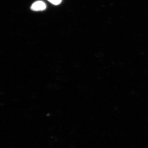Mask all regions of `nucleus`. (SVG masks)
<instances>
[{
  "mask_svg": "<svg viewBox=\"0 0 148 148\" xmlns=\"http://www.w3.org/2000/svg\"><path fill=\"white\" fill-rule=\"evenodd\" d=\"M47 8V5L42 1H37L33 3L31 6V9L34 11H42Z\"/></svg>",
  "mask_w": 148,
  "mask_h": 148,
  "instance_id": "f257e3e1",
  "label": "nucleus"
},
{
  "mask_svg": "<svg viewBox=\"0 0 148 148\" xmlns=\"http://www.w3.org/2000/svg\"><path fill=\"white\" fill-rule=\"evenodd\" d=\"M49 2L54 5H57L60 4L62 0H47Z\"/></svg>",
  "mask_w": 148,
  "mask_h": 148,
  "instance_id": "f03ea898",
  "label": "nucleus"
}]
</instances>
